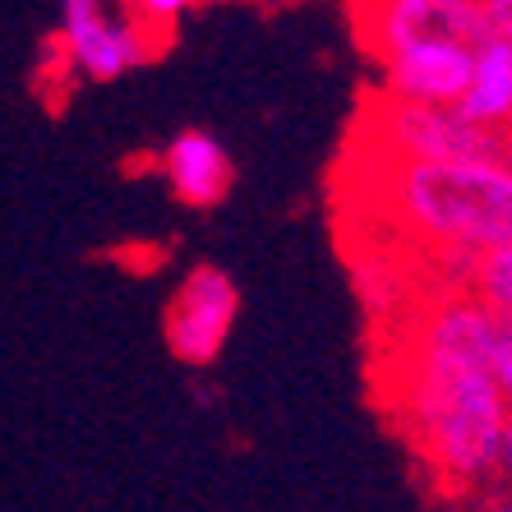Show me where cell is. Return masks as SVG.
I'll use <instances>...</instances> for the list:
<instances>
[{"label": "cell", "mask_w": 512, "mask_h": 512, "mask_svg": "<svg viewBox=\"0 0 512 512\" xmlns=\"http://www.w3.org/2000/svg\"><path fill=\"white\" fill-rule=\"evenodd\" d=\"M499 333L503 323L466 286H439L406 314L383 370L406 443L448 494H480L499 476V439L512 416L489 379Z\"/></svg>", "instance_id": "1"}, {"label": "cell", "mask_w": 512, "mask_h": 512, "mask_svg": "<svg viewBox=\"0 0 512 512\" xmlns=\"http://www.w3.org/2000/svg\"><path fill=\"white\" fill-rule=\"evenodd\" d=\"M365 199L425 259L443 263V286H466L489 250L512 240V171L503 157L393 162L351 153Z\"/></svg>", "instance_id": "2"}, {"label": "cell", "mask_w": 512, "mask_h": 512, "mask_svg": "<svg viewBox=\"0 0 512 512\" xmlns=\"http://www.w3.org/2000/svg\"><path fill=\"white\" fill-rule=\"evenodd\" d=\"M356 153L393 162H453V157H503V134H489L457 107H425L402 97H365L356 120Z\"/></svg>", "instance_id": "3"}, {"label": "cell", "mask_w": 512, "mask_h": 512, "mask_svg": "<svg viewBox=\"0 0 512 512\" xmlns=\"http://www.w3.org/2000/svg\"><path fill=\"white\" fill-rule=\"evenodd\" d=\"M351 19L370 60H383L388 51L429 42V37H457V42L489 37L480 0H356Z\"/></svg>", "instance_id": "4"}, {"label": "cell", "mask_w": 512, "mask_h": 512, "mask_svg": "<svg viewBox=\"0 0 512 512\" xmlns=\"http://www.w3.org/2000/svg\"><path fill=\"white\" fill-rule=\"evenodd\" d=\"M240 319V286L227 268L199 263L176 286L167 310V342L185 365H213L222 346L231 342Z\"/></svg>", "instance_id": "5"}, {"label": "cell", "mask_w": 512, "mask_h": 512, "mask_svg": "<svg viewBox=\"0 0 512 512\" xmlns=\"http://www.w3.org/2000/svg\"><path fill=\"white\" fill-rule=\"evenodd\" d=\"M471 56L476 42L457 37H429L411 47L388 51L379 65V93L402 97V102H425V107H457L466 79H471Z\"/></svg>", "instance_id": "6"}, {"label": "cell", "mask_w": 512, "mask_h": 512, "mask_svg": "<svg viewBox=\"0 0 512 512\" xmlns=\"http://www.w3.org/2000/svg\"><path fill=\"white\" fill-rule=\"evenodd\" d=\"M60 37L74 70L88 79H120L148 60V33L134 19H111L102 0H60Z\"/></svg>", "instance_id": "7"}, {"label": "cell", "mask_w": 512, "mask_h": 512, "mask_svg": "<svg viewBox=\"0 0 512 512\" xmlns=\"http://www.w3.org/2000/svg\"><path fill=\"white\" fill-rule=\"evenodd\" d=\"M162 171H167L171 194L190 208H217L236 180L231 153L208 130H180L162 153Z\"/></svg>", "instance_id": "8"}, {"label": "cell", "mask_w": 512, "mask_h": 512, "mask_svg": "<svg viewBox=\"0 0 512 512\" xmlns=\"http://www.w3.org/2000/svg\"><path fill=\"white\" fill-rule=\"evenodd\" d=\"M457 111L489 134L512 130V42H503V37H480L476 42L471 79L457 97Z\"/></svg>", "instance_id": "9"}, {"label": "cell", "mask_w": 512, "mask_h": 512, "mask_svg": "<svg viewBox=\"0 0 512 512\" xmlns=\"http://www.w3.org/2000/svg\"><path fill=\"white\" fill-rule=\"evenodd\" d=\"M466 291H471V296H476L503 328H512V240L499 245V250H489L485 259L471 268Z\"/></svg>", "instance_id": "10"}, {"label": "cell", "mask_w": 512, "mask_h": 512, "mask_svg": "<svg viewBox=\"0 0 512 512\" xmlns=\"http://www.w3.org/2000/svg\"><path fill=\"white\" fill-rule=\"evenodd\" d=\"M125 5H130V19L143 28V33H167V28H176L199 0H125Z\"/></svg>", "instance_id": "11"}, {"label": "cell", "mask_w": 512, "mask_h": 512, "mask_svg": "<svg viewBox=\"0 0 512 512\" xmlns=\"http://www.w3.org/2000/svg\"><path fill=\"white\" fill-rule=\"evenodd\" d=\"M489 379L499 388L503 406L512 411V328H503L499 342H494V356H489Z\"/></svg>", "instance_id": "12"}, {"label": "cell", "mask_w": 512, "mask_h": 512, "mask_svg": "<svg viewBox=\"0 0 512 512\" xmlns=\"http://www.w3.org/2000/svg\"><path fill=\"white\" fill-rule=\"evenodd\" d=\"M480 14H485L489 37L512 42V0H480Z\"/></svg>", "instance_id": "13"}, {"label": "cell", "mask_w": 512, "mask_h": 512, "mask_svg": "<svg viewBox=\"0 0 512 512\" xmlns=\"http://www.w3.org/2000/svg\"><path fill=\"white\" fill-rule=\"evenodd\" d=\"M499 480L503 489H512V416H508V425H503V439H499Z\"/></svg>", "instance_id": "14"}, {"label": "cell", "mask_w": 512, "mask_h": 512, "mask_svg": "<svg viewBox=\"0 0 512 512\" xmlns=\"http://www.w3.org/2000/svg\"><path fill=\"white\" fill-rule=\"evenodd\" d=\"M476 512H512V489H499V494H485L476 503Z\"/></svg>", "instance_id": "15"}, {"label": "cell", "mask_w": 512, "mask_h": 512, "mask_svg": "<svg viewBox=\"0 0 512 512\" xmlns=\"http://www.w3.org/2000/svg\"><path fill=\"white\" fill-rule=\"evenodd\" d=\"M503 162H508V171H512V130L503 134Z\"/></svg>", "instance_id": "16"}]
</instances>
